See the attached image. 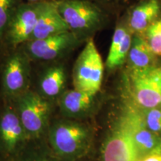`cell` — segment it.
Returning a JSON list of instances; mask_svg holds the SVG:
<instances>
[{
    "label": "cell",
    "instance_id": "12",
    "mask_svg": "<svg viewBox=\"0 0 161 161\" xmlns=\"http://www.w3.org/2000/svg\"><path fill=\"white\" fill-rule=\"evenodd\" d=\"M133 35L122 15L116 22L106 59L105 66L109 71L118 69L126 64Z\"/></svg>",
    "mask_w": 161,
    "mask_h": 161
},
{
    "label": "cell",
    "instance_id": "17",
    "mask_svg": "<svg viewBox=\"0 0 161 161\" xmlns=\"http://www.w3.org/2000/svg\"><path fill=\"white\" fill-rule=\"evenodd\" d=\"M66 82L65 68L55 65L48 68L40 78V95L44 98H55L64 92Z\"/></svg>",
    "mask_w": 161,
    "mask_h": 161
},
{
    "label": "cell",
    "instance_id": "3",
    "mask_svg": "<svg viewBox=\"0 0 161 161\" xmlns=\"http://www.w3.org/2000/svg\"><path fill=\"white\" fill-rule=\"evenodd\" d=\"M128 88L133 102L144 109L161 107V63L139 71H128Z\"/></svg>",
    "mask_w": 161,
    "mask_h": 161
},
{
    "label": "cell",
    "instance_id": "19",
    "mask_svg": "<svg viewBox=\"0 0 161 161\" xmlns=\"http://www.w3.org/2000/svg\"><path fill=\"white\" fill-rule=\"evenodd\" d=\"M20 3H21L20 0H0V40L1 41H3L4 35L12 16Z\"/></svg>",
    "mask_w": 161,
    "mask_h": 161
},
{
    "label": "cell",
    "instance_id": "23",
    "mask_svg": "<svg viewBox=\"0 0 161 161\" xmlns=\"http://www.w3.org/2000/svg\"><path fill=\"white\" fill-rule=\"evenodd\" d=\"M139 161H161V154L146 157Z\"/></svg>",
    "mask_w": 161,
    "mask_h": 161
},
{
    "label": "cell",
    "instance_id": "7",
    "mask_svg": "<svg viewBox=\"0 0 161 161\" xmlns=\"http://www.w3.org/2000/svg\"><path fill=\"white\" fill-rule=\"evenodd\" d=\"M80 41L77 36L68 31L43 39L28 41L24 44L23 51L29 59L50 61L69 52Z\"/></svg>",
    "mask_w": 161,
    "mask_h": 161
},
{
    "label": "cell",
    "instance_id": "11",
    "mask_svg": "<svg viewBox=\"0 0 161 161\" xmlns=\"http://www.w3.org/2000/svg\"><path fill=\"white\" fill-rule=\"evenodd\" d=\"M103 161H139L130 134L122 123L104 145Z\"/></svg>",
    "mask_w": 161,
    "mask_h": 161
},
{
    "label": "cell",
    "instance_id": "16",
    "mask_svg": "<svg viewBox=\"0 0 161 161\" xmlns=\"http://www.w3.org/2000/svg\"><path fill=\"white\" fill-rule=\"evenodd\" d=\"M95 96L76 89L66 90L60 96V108L68 116L81 115L91 108Z\"/></svg>",
    "mask_w": 161,
    "mask_h": 161
},
{
    "label": "cell",
    "instance_id": "2",
    "mask_svg": "<svg viewBox=\"0 0 161 161\" xmlns=\"http://www.w3.org/2000/svg\"><path fill=\"white\" fill-rule=\"evenodd\" d=\"M104 64L93 38L86 41L72 70L74 89L96 95L101 89Z\"/></svg>",
    "mask_w": 161,
    "mask_h": 161
},
{
    "label": "cell",
    "instance_id": "6",
    "mask_svg": "<svg viewBox=\"0 0 161 161\" xmlns=\"http://www.w3.org/2000/svg\"><path fill=\"white\" fill-rule=\"evenodd\" d=\"M50 142L59 155L75 158L83 154L87 147L89 134L85 127L74 122H60L50 131Z\"/></svg>",
    "mask_w": 161,
    "mask_h": 161
},
{
    "label": "cell",
    "instance_id": "22",
    "mask_svg": "<svg viewBox=\"0 0 161 161\" xmlns=\"http://www.w3.org/2000/svg\"><path fill=\"white\" fill-rule=\"evenodd\" d=\"M8 51V49L6 47L3 42L0 40V65H2V64H3V61Z\"/></svg>",
    "mask_w": 161,
    "mask_h": 161
},
{
    "label": "cell",
    "instance_id": "4",
    "mask_svg": "<svg viewBox=\"0 0 161 161\" xmlns=\"http://www.w3.org/2000/svg\"><path fill=\"white\" fill-rule=\"evenodd\" d=\"M1 90L6 97H19L26 91L30 77L29 58L21 49H8L0 66Z\"/></svg>",
    "mask_w": 161,
    "mask_h": 161
},
{
    "label": "cell",
    "instance_id": "24",
    "mask_svg": "<svg viewBox=\"0 0 161 161\" xmlns=\"http://www.w3.org/2000/svg\"><path fill=\"white\" fill-rule=\"evenodd\" d=\"M28 161H52V160H49V159L45 158H37L31 159V160H29Z\"/></svg>",
    "mask_w": 161,
    "mask_h": 161
},
{
    "label": "cell",
    "instance_id": "5",
    "mask_svg": "<svg viewBox=\"0 0 161 161\" xmlns=\"http://www.w3.org/2000/svg\"><path fill=\"white\" fill-rule=\"evenodd\" d=\"M44 2L20 3L12 16L3 37L8 49H15L31 40Z\"/></svg>",
    "mask_w": 161,
    "mask_h": 161
},
{
    "label": "cell",
    "instance_id": "1",
    "mask_svg": "<svg viewBox=\"0 0 161 161\" xmlns=\"http://www.w3.org/2000/svg\"><path fill=\"white\" fill-rule=\"evenodd\" d=\"M58 8L72 31L81 41H87L109 23V13L90 0H61Z\"/></svg>",
    "mask_w": 161,
    "mask_h": 161
},
{
    "label": "cell",
    "instance_id": "21",
    "mask_svg": "<svg viewBox=\"0 0 161 161\" xmlns=\"http://www.w3.org/2000/svg\"><path fill=\"white\" fill-rule=\"evenodd\" d=\"M97 2L98 5L102 6L101 5H104V8L107 9V6H120L122 5H126L127 3H129L131 5L134 3V2L131 1V0H96ZM136 1V0H134Z\"/></svg>",
    "mask_w": 161,
    "mask_h": 161
},
{
    "label": "cell",
    "instance_id": "13",
    "mask_svg": "<svg viewBox=\"0 0 161 161\" xmlns=\"http://www.w3.org/2000/svg\"><path fill=\"white\" fill-rule=\"evenodd\" d=\"M68 31L69 29L59 12L57 3L45 1L30 40L43 39Z\"/></svg>",
    "mask_w": 161,
    "mask_h": 161
},
{
    "label": "cell",
    "instance_id": "10",
    "mask_svg": "<svg viewBox=\"0 0 161 161\" xmlns=\"http://www.w3.org/2000/svg\"><path fill=\"white\" fill-rule=\"evenodd\" d=\"M133 35H142L161 18V0H136L122 14Z\"/></svg>",
    "mask_w": 161,
    "mask_h": 161
},
{
    "label": "cell",
    "instance_id": "15",
    "mask_svg": "<svg viewBox=\"0 0 161 161\" xmlns=\"http://www.w3.org/2000/svg\"><path fill=\"white\" fill-rule=\"evenodd\" d=\"M160 59L161 58L153 53L142 35H133L131 46L126 60L128 71L148 69L158 64Z\"/></svg>",
    "mask_w": 161,
    "mask_h": 161
},
{
    "label": "cell",
    "instance_id": "25",
    "mask_svg": "<svg viewBox=\"0 0 161 161\" xmlns=\"http://www.w3.org/2000/svg\"><path fill=\"white\" fill-rule=\"evenodd\" d=\"M28 3H42V2H45L46 0H27Z\"/></svg>",
    "mask_w": 161,
    "mask_h": 161
},
{
    "label": "cell",
    "instance_id": "14",
    "mask_svg": "<svg viewBox=\"0 0 161 161\" xmlns=\"http://www.w3.org/2000/svg\"><path fill=\"white\" fill-rule=\"evenodd\" d=\"M25 134L23 124L17 114L6 110L0 117V143L7 152L17 148Z\"/></svg>",
    "mask_w": 161,
    "mask_h": 161
},
{
    "label": "cell",
    "instance_id": "20",
    "mask_svg": "<svg viewBox=\"0 0 161 161\" xmlns=\"http://www.w3.org/2000/svg\"><path fill=\"white\" fill-rule=\"evenodd\" d=\"M146 110L144 120L146 126L154 133H161V107Z\"/></svg>",
    "mask_w": 161,
    "mask_h": 161
},
{
    "label": "cell",
    "instance_id": "8",
    "mask_svg": "<svg viewBox=\"0 0 161 161\" xmlns=\"http://www.w3.org/2000/svg\"><path fill=\"white\" fill-rule=\"evenodd\" d=\"M49 104L40 94L25 92L18 97V115L25 134L38 136L47 124Z\"/></svg>",
    "mask_w": 161,
    "mask_h": 161
},
{
    "label": "cell",
    "instance_id": "9",
    "mask_svg": "<svg viewBox=\"0 0 161 161\" xmlns=\"http://www.w3.org/2000/svg\"><path fill=\"white\" fill-rule=\"evenodd\" d=\"M137 109L130 108L121 123L130 134L139 160L146 157L161 154V137L148 128L144 116Z\"/></svg>",
    "mask_w": 161,
    "mask_h": 161
},
{
    "label": "cell",
    "instance_id": "18",
    "mask_svg": "<svg viewBox=\"0 0 161 161\" xmlns=\"http://www.w3.org/2000/svg\"><path fill=\"white\" fill-rule=\"evenodd\" d=\"M141 35L144 37L153 53L161 58V18L148 26Z\"/></svg>",
    "mask_w": 161,
    "mask_h": 161
}]
</instances>
